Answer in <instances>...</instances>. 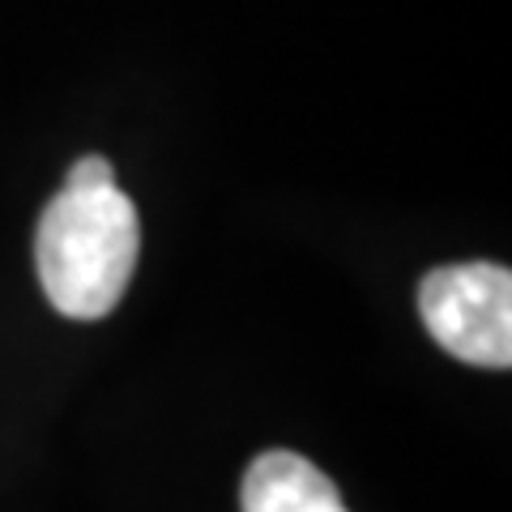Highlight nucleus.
I'll list each match as a JSON object with an SVG mask.
<instances>
[{"mask_svg": "<svg viewBox=\"0 0 512 512\" xmlns=\"http://www.w3.org/2000/svg\"><path fill=\"white\" fill-rule=\"evenodd\" d=\"M137 256V205L116 188V171L103 154L77 158L35 231V265L47 303L73 320L107 316L124 299Z\"/></svg>", "mask_w": 512, "mask_h": 512, "instance_id": "nucleus-1", "label": "nucleus"}, {"mask_svg": "<svg viewBox=\"0 0 512 512\" xmlns=\"http://www.w3.org/2000/svg\"><path fill=\"white\" fill-rule=\"evenodd\" d=\"M244 512H350L333 478L312 466L308 457L291 448H269L248 466L244 491H239Z\"/></svg>", "mask_w": 512, "mask_h": 512, "instance_id": "nucleus-3", "label": "nucleus"}, {"mask_svg": "<svg viewBox=\"0 0 512 512\" xmlns=\"http://www.w3.org/2000/svg\"><path fill=\"white\" fill-rule=\"evenodd\" d=\"M419 316L448 355L474 367L512 363V274L504 265H440L419 282Z\"/></svg>", "mask_w": 512, "mask_h": 512, "instance_id": "nucleus-2", "label": "nucleus"}]
</instances>
